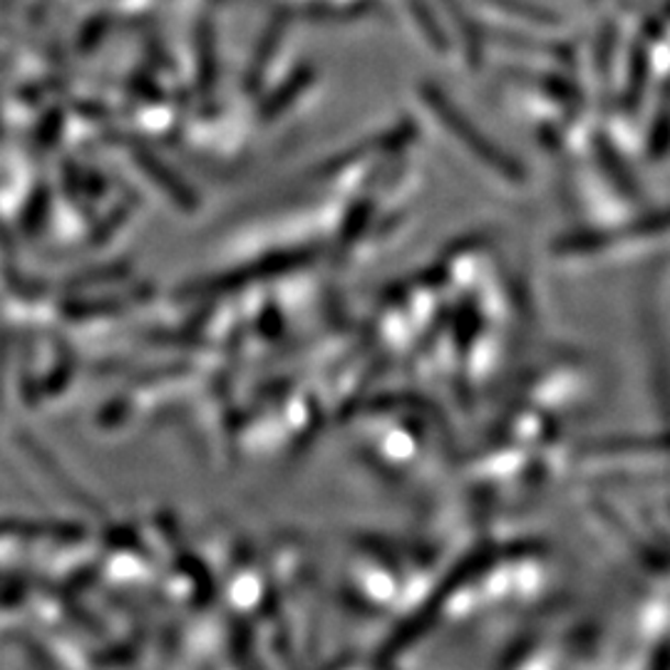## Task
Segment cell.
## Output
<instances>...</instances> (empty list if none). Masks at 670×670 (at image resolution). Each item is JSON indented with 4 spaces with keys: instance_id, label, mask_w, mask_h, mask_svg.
<instances>
[{
    "instance_id": "6da1fadb",
    "label": "cell",
    "mask_w": 670,
    "mask_h": 670,
    "mask_svg": "<svg viewBox=\"0 0 670 670\" xmlns=\"http://www.w3.org/2000/svg\"><path fill=\"white\" fill-rule=\"evenodd\" d=\"M423 100L429 112H435V118L447 130L449 137H455L459 145L465 147L467 155H472L487 171H492L496 179L506 181V185H524L526 171L520 161L502 152V147H496L490 137H484L480 127L469 122L465 114L459 112V108L449 104V100L435 85H425Z\"/></svg>"
}]
</instances>
